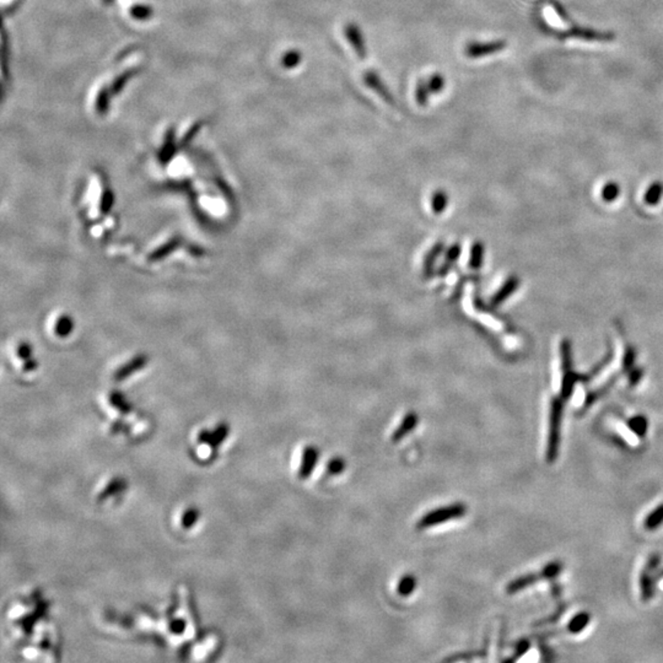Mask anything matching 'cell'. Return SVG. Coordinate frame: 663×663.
I'll return each instance as SVG.
<instances>
[{
    "label": "cell",
    "mask_w": 663,
    "mask_h": 663,
    "mask_svg": "<svg viewBox=\"0 0 663 663\" xmlns=\"http://www.w3.org/2000/svg\"><path fill=\"white\" fill-rule=\"evenodd\" d=\"M559 37H561V38H565V37L580 38V40H585V41L607 42L614 40L613 33H603V32H597L595 30L583 28H573L569 31L560 32Z\"/></svg>",
    "instance_id": "5b68a950"
},
{
    "label": "cell",
    "mask_w": 663,
    "mask_h": 663,
    "mask_svg": "<svg viewBox=\"0 0 663 663\" xmlns=\"http://www.w3.org/2000/svg\"><path fill=\"white\" fill-rule=\"evenodd\" d=\"M427 82V85H429V89H430L432 94H434V95L440 94L441 91L444 90L446 87L445 77L440 73L432 74V77H429Z\"/></svg>",
    "instance_id": "8fae6325"
},
{
    "label": "cell",
    "mask_w": 663,
    "mask_h": 663,
    "mask_svg": "<svg viewBox=\"0 0 663 663\" xmlns=\"http://www.w3.org/2000/svg\"><path fill=\"white\" fill-rule=\"evenodd\" d=\"M467 511V505L464 503H454L452 505H447L445 508L432 510L419 520L417 523V530L425 531L427 528L437 527V525H441V523L459 520V518L464 517Z\"/></svg>",
    "instance_id": "6da1fadb"
},
{
    "label": "cell",
    "mask_w": 663,
    "mask_h": 663,
    "mask_svg": "<svg viewBox=\"0 0 663 663\" xmlns=\"http://www.w3.org/2000/svg\"><path fill=\"white\" fill-rule=\"evenodd\" d=\"M304 60V55H302V52L299 50H290L285 52L284 55H282L280 58V65L283 68L287 69V70H291V69H295L300 65L301 62Z\"/></svg>",
    "instance_id": "ba28073f"
},
{
    "label": "cell",
    "mask_w": 663,
    "mask_h": 663,
    "mask_svg": "<svg viewBox=\"0 0 663 663\" xmlns=\"http://www.w3.org/2000/svg\"><path fill=\"white\" fill-rule=\"evenodd\" d=\"M661 192H662V188H661V186L657 185V183L651 187L649 190V193H647V197H646L647 203H654V202H657L659 196H661Z\"/></svg>",
    "instance_id": "4fadbf2b"
},
{
    "label": "cell",
    "mask_w": 663,
    "mask_h": 663,
    "mask_svg": "<svg viewBox=\"0 0 663 663\" xmlns=\"http://www.w3.org/2000/svg\"><path fill=\"white\" fill-rule=\"evenodd\" d=\"M618 196V187L610 183V185H607L606 188L603 190V197L606 199L612 200Z\"/></svg>",
    "instance_id": "5bb4252c"
},
{
    "label": "cell",
    "mask_w": 663,
    "mask_h": 663,
    "mask_svg": "<svg viewBox=\"0 0 663 663\" xmlns=\"http://www.w3.org/2000/svg\"><path fill=\"white\" fill-rule=\"evenodd\" d=\"M363 82H365V85H366L368 89L375 91L377 95L380 96L382 100L386 101L388 105H395V97L392 96L391 91L387 87L385 82L382 80L380 74L375 72V70H368V72L363 73Z\"/></svg>",
    "instance_id": "277c9868"
},
{
    "label": "cell",
    "mask_w": 663,
    "mask_h": 663,
    "mask_svg": "<svg viewBox=\"0 0 663 663\" xmlns=\"http://www.w3.org/2000/svg\"><path fill=\"white\" fill-rule=\"evenodd\" d=\"M506 45H508V43H506V41H503V40L489 42L473 41L469 42L466 45L464 53L471 60H479V58H484V57H489V55L499 53V52L506 48Z\"/></svg>",
    "instance_id": "7a4b0ae2"
},
{
    "label": "cell",
    "mask_w": 663,
    "mask_h": 663,
    "mask_svg": "<svg viewBox=\"0 0 663 663\" xmlns=\"http://www.w3.org/2000/svg\"><path fill=\"white\" fill-rule=\"evenodd\" d=\"M344 468H346V464H344L343 459H332L329 464H328V472L331 473V474H339V473L344 471Z\"/></svg>",
    "instance_id": "7c38bea8"
},
{
    "label": "cell",
    "mask_w": 663,
    "mask_h": 663,
    "mask_svg": "<svg viewBox=\"0 0 663 663\" xmlns=\"http://www.w3.org/2000/svg\"><path fill=\"white\" fill-rule=\"evenodd\" d=\"M415 588H417V579H415V577L408 575V576L402 577V579H400V583H398V593H400V596L407 597V596L410 595L412 592H414Z\"/></svg>",
    "instance_id": "30bf717a"
},
{
    "label": "cell",
    "mask_w": 663,
    "mask_h": 663,
    "mask_svg": "<svg viewBox=\"0 0 663 663\" xmlns=\"http://www.w3.org/2000/svg\"><path fill=\"white\" fill-rule=\"evenodd\" d=\"M344 35H346V38L349 42V45H351V48L354 50L355 53L358 55V58L361 60H366L368 58V45H366V40H365L361 28L355 23H346V28H344Z\"/></svg>",
    "instance_id": "3957f363"
},
{
    "label": "cell",
    "mask_w": 663,
    "mask_h": 663,
    "mask_svg": "<svg viewBox=\"0 0 663 663\" xmlns=\"http://www.w3.org/2000/svg\"><path fill=\"white\" fill-rule=\"evenodd\" d=\"M318 459H319V451L316 446H307L302 451L300 469H299V477L301 479H309L311 477L314 468L317 466Z\"/></svg>",
    "instance_id": "8992f818"
},
{
    "label": "cell",
    "mask_w": 663,
    "mask_h": 663,
    "mask_svg": "<svg viewBox=\"0 0 663 663\" xmlns=\"http://www.w3.org/2000/svg\"><path fill=\"white\" fill-rule=\"evenodd\" d=\"M430 94L432 91L429 89L427 80H419L415 87V100L420 107H425L427 105Z\"/></svg>",
    "instance_id": "9c48e42d"
},
{
    "label": "cell",
    "mask_w": 663,
    "mask_h": 663,
    "mask_svg": "<svg viewBox=\"0 0 663 663\" xmlns=\"http://www.w3.org/2000/svg\"><path fill=\"white\" fill-rule=\"evenodd\" d=\"M417 422H418V417L415 414H409L408 417L405 419V422L400 424L395 434L392 435V442H400V440H403L405 435H408L409 432L414 430Z\"/></svg>",
    "instance_id": "52a82bcc"
}]
</instances>
